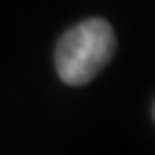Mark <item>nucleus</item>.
Masks as SVG:
<instances>
[{"instance_id": "nucleus-2", "label": "nucleus", "mask_w": 155, "mask_h": 155, "mask_svg": "<svg viewBox=\"0 0 155 155\" xmlns=\"http://www.w3.org/2000/svg\"><path fill=\"white\" fill-rule=\"evenodd\" d=\"M153 118H155V104H153Z\"/></svg>"}, {"instance_id": "nucleus-1", "label": "nucleus", "mask_w": 155, "mask_h": 155, "mask_svg": "<svg viewBox=\"0 0 155 155\" xmlns=\"http://www.w3.org/2000/svg\"><path fill=\"white\" fill-rule=\"evenodd\" d=\"M116 51L114 28L104 19H88L65 32L56 46V72L67 86H84Z\"/></svg>"}]
</instances>
